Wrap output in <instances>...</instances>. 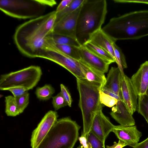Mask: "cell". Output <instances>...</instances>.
<instances>
[{
    "label": "cell",
    "mask_w": 148,
    "mask_h": 148,
    "mask_svg": "<svg viewBox=\"0 0 148 148\" xmlns=\"http://www.w3.org/2000/svg\"><path fill=\"white\" fill-rule=\"evenodd\" d=\"M56 16L54 11L31 19L17 27L14 40L22 54L30 58H40L49 45Z\"/></svg>",
    "instance_id": "1"
},
{
    "label": "cell",
    "mask_w": 148,
    "mask_h": 148,
    "mask_svg": "<svg viewBox=\"0 0 148 148\" xmlns=\"http://www.w3.org/2000/svg\"><path fill=\"white\" fill-rule=\"evenodd\" d=\"M114 42L148 36V10L131 12L111 18L102 29Z\"/></svg>",
    "instance_id": "2"
},
{
    "label": "cell",
    "mask_w": 148,
    "mask_h": 148,
    "mask_svg": "<svg viewBox=\"0 0 148 148\" xmlns=\"http://www.w3.org/2000/svg\"><path fill=\"white\" fill-rule=\"evenodd\" d=\"M106 0H84L78 16L76 31V39L81 46L102 29L108 12Z\"/></svg>",
    "instance_id": "3"
},
{
    "label": "cell",
    "mask_w": 148,
    "mask_h": 148,
    "mask_svg": "<svg viewBox=\"0 0 148 148\" xmlns=\"http://www.w3.org/2000/svg\"><path fill=\"white\" fill-rule=\"evenodd\" d=\"M79 94L78 106L82 113L83 128L82 134L86 138L91 130L92 121L96 114L102 110L100 101L101 88L86 79H76Z\"/></svg>",
    "instance_id": "4"
},
{
    "label": "cell",
    "mask_w": 148,
    "mask_h": 148,
    "mask_svg": "<svg viewBox=\"0 0 148 148\" xmlns=\"http://www.w3.org/2000/svg\"><path fill=\"white\" fill-rule=\"evenodd\" d=\"M80 128L69 117L58 119L37 148H73Z\"/></svg>",
    "instance_id": "5"
},
{
    "label": "cell",
    "mask_w": 148,
    "mask_h": 148,
    "mask_svg": "<svg viewBox=\"0 0 148 148\" xmlns=\"http://www.w3.org/2000/svg\"><path fill=\"white\" fill-rule=\"evenodd\" d=\"M56 4L54 0H1L0 9L13 18L32 19L42 15L47 6Z\"/></svg>",
    "instance_id": "6"
},
{
    "label": "cell",
    "mask_w": 148,
    "mask_h": 148,
    "mask_svg": "<svg viewBox=\"0 0 148 148\" xmlns=\"http://www.w3.org/2000/svg\"><path fill=\"white\" fill-rule=\"evenodd\" d=\"M42 72L40 67L32 65L17 71L1 75L0 89L8 90L22 87L28 90L32 89L40 81Z\"/></svg>",
    "instance_id": "7"
},
{
    "label": "cell",
    "mask_w": 148,
    "mask_h": 148,
    "mask_svg": "<svg viewBox=\"0 0 148 148\" xmlns=\"http://www.w3.org/2000/svg\"><path fill=\"white\" fill-rule=\"evenodd\" d=\"M40 58L54 62L66 69L79 79H85V71L83 64L60 52L51 45L40 56Z\"/></svg>",
    "instance_id": "8"
},
{
    "label": "cell",
    "mask_w": 148,
    "mask_h": 148,
    "mask_svg": "<svg viewBox=\"0 0 148 148\" xmlns=\"http://www.w3.org/2000/svg\"><path fill=\"white\" fill-rule=\"evenodd\" d=\"M56 111L49 110L44 115L37 127L32 132L31 139L32 148H37L57 120Z\"/></svg>",
    "instance_id": "9"
},
{
    "label": "cell",
    "mask_w": 148,
    "mask_h": 148,
    "mask_svg": "<svg viewBox=\"0 0 148 148\" xmlns=\"http://www.w3.org/2000/svg\"><path fill=\"white\" fill-rule=\"evenodd\" d=\"M81 5L73 12L65 16L56 22L52 33L66 36L77 40L76 31L77 21Z\"/></svg>",
    "instance_id": "10"
},
{
    "label": "cell",
    "mask_w": 148,
    "mask_h": 148,
    "mask_svg": "<svg viewBox=\"0 0 148 148\" xmlns=\"http://www.w3.org/2000/svg\"><path fill=\"white\" fill-rule=\"evenodd\" d=\"M79 50L80 62L103 73L107 72L110 63L94 53L84 45L81 46Z\"/></svg>",
    "instance_id": "11"
},
{
    "label": "cell",
    "mask_w": 148,
    "mask_h": 148,
    "mask_svg": "<svg viewBox=\"0 0 148 148\" xmlns=\"http://www.w3.org/2000/svg\"><path fill=\"white\" fill-rule=\"evenodd\" d=\"M115 125L105 116L102 110L98 111L93 119L91 130L105 144L106 137L112 132Z\"/></svg>",
    "instance_id": "12"
},
{
    "label": "cell",
    "mask_w": 148,
    "mask_h": 148,
    "mask_svg": "<svg viewBox=\"0 0 148 148\" xmlns=\"http://www.w3.org/2000/svg\"><path fill=\"white\" fill-rule=\"evenodd\" d=\"M121 91L123 101L132 115L137 109L138 95L130 78L125 74L123 76Z\"/></svg>",
    "instance_id": "13"
},
{
    "label": "cell",
    "mask_w": 148,
    "mask_h": 148,
    "mask_svg": "<svg viewBox=\"0 0 148 148\" xmlns=\"http://www.w3.org/2000/svg\"><path fill=\"white\" fill-rule=\"evenodd\" d=\"M112 132L119 140L125 143L127 145L133 147L138 143L142 136L141 132L138 130L136 126L135 125H115Z\"/></svg>",
    "instance_id": "14"
},
{
    "label": "cell",
    "mask_w": 148,
    "mask_h": 148,
    "mask_svg": "<svg viewBox=\"0 0 148 148\" xmlns=\"http://www.w3.org/2000/svg\"><path fill=\"white\" fill-rule=\"evenodd\" d=\"M131 81L138 96L145 94L148 87V61L142 64L132 76Z\"/></svg>",
    "instance_id": "15"
},
{
    "label": "cell",
    "mask_w": 148,
    "mask_h": 148,
    "mask_svg": "<svg viewBox=\"0 0 148 148\" xmlns=\"http://www.w3.org/2000/svg\"><path fill=\"white\" fill-rule=\"evenodd\" d=\"M110 114L121 125L130 126L135 124L132 115L122 100L118 101L117 104L112 108Z\"/></svg>",
    "instance_id": "16"
},
{
    "label": "cell",
    "mask_w": 148,
    "mask_h": 148,
    "mask_svg": "<svg viewBox=\"0 0 148 148\" xmlns=\"http://www.w3.org/2000/svg\"><path fill=\"white\" fill-rule=\"evenodd\" d=\"M88 41L106 51L115 61L113 46V43L115 42L103 31L102 29L93 34Z\"/></svg>",
    "instance_id": "17"
},
{
    "label": "cell",
    "mask_w": 148,
    "mask_h": 148,
    "mask_svg": "<svg viewBox=\"0 0 148 148\" xmlns=\"http://www.w3.org/2000/svg\"><path fill=\"white\" fill-rule=\"evenodd\" d=\"M124 75L122 74L118 67H112L106 77V82L104 87L116 94L121 96V86L123 76Z\"/></svg>",
    "instance_id": "18"
},
{
    "label": "cell",
    "mask_w": 148,
    "mask_h": 148,
    "mask_svg": "<svg viewBox=\"0 0 148 148\" xmlns=\"http://www.w3.org/2000/svg\"><path fill=\"white\" fill-rule=\"evenodd\" d=\"M82 64L84 70L85 79L100 87L102 89L104 86L106 82V77L104 74Z\"/></svg>",
    "instance_id": "19"
},
{
    "label": "cell",
    "mask_w": 148,
    "mask_h": 148,
    "mask_svg": "<svg viewBox=\"0 0 148 148\" xmlns=\"http://www.w3.org/2000/svg\"><path fill=\"white\" fill-rule=\"evenodd\" d=\"M49 44L63 53L78 61L80 60V47L69 45L55 44L53 42L51 38L49 41Z\"/></svg>",
    "instance_id": "20"
},
{
    "label": "cell",
    "mask_w": 148,
    "mask_h": 148,
    "mask_svg": "<svg viewBox=\"0 0 148 148\" xmlns=\"http://www.w3.org/2000/svg\"><path fill=\"white\" fill-rule=\"evenodd\" d=\"M84 45L94 53L108 61L111 64L115 62L112 56L108 52L92 43L88 41Z\"/></svg>",
    "instance_id": "21"
},
{
    "label": "cell",
    "mask_w": 148,
    "mask_h": 148,
    "mask_svg": "<svg viewBox=\"0 0 148 148\" xmlns=\"http://www.w3.org/2000/svg\"><path fill=\"white\" fill-rule=\"evenodd\" d=\"M51 36L53 42L56 44L69 45L79 47L81 45L77 40L64 35L52 33Z\"/></svg>",
    "instance_id": "22"
},
{
    "label": "cell",
    "mask_w": 148,
    "mask_h": 148,
    "mask_svg": "<svg viewBox=\"0 0 148 148\" xmlns=\"http://www.w3.org/2000/svg\"><path fill=\"white\" fill-rule=\"evenodd\" d=\"M5 112L8 116H15L19 115L15 98L14 96L9 95L5 97Z\"/></svg>",
    "instance_id": "23"
},
{
    "label": "cell",
    "mask_w": 148,
    "mask_h": 148,
    "mask_svg": "<svg viewBox=\"0 0 148 148\" xmlns=\"http://www.w3.org/2000/svg\"><path fill=\"white\" fill-rule=\"evenodd\" d=\"M55 92V89L51 85L46 84L42 87L37 88L35 94L40 100H47L52 97Z\"/></svg>",
    "instance_id": "24"
},
{
    "label": "cell",
    "mask_w": 148,
    "mask_h": 148,
    "mask_svg": "<svg viewBox=\"0 0 148 148\" xmlns=\"http://www.w3.org/2000/svg\"><path fill=\"white\" fill-rule=\"evenodd\" d=\"M116 62L123 74V69L127 67L125 56L121 49L114 42L113 44Z\"/></svg>",
    "instance_id": "25"
},
{
    "label": "cell",
    "mask_w": 148,
    "mask_h": 148,
    "mask_svg": "<svg viewBox=\"0 0 148 148\" xmlns=\"http://www.w3.org/2000/svg\"><path fill=\"white\" fill-rule=\"evenodd\" d=\"M137 110L146 121L148 120V97L146 94L138 96Z\"/></svg>",
    "instance_id": "26"
},
{
    "label": "cell",
    "mask_w": 148,
    "mask_h": 148,
    "mask_svg": "<svg viewBox=\"0 0 148 148\" xmlns=\"http://www.w3.org/2000/svg\"><path fill=\"white\" fill-rule=\"evenodd\" d=\"M84 1V0H73L65 9L61 12L56 14L55 23L65 16L71 13L79 8L83 3Z\"/></svg>",
    "instance_id": "27"
},
{
    "label": "cell",
    "mask_w": 148,
    "mask_h": 148,
    "mask_svg": "<svg viewBox=\"0 0 148 148\" xmlns=\"http://www.w3.org/2000/svg\"><path fill=\"white\" fill-rule=\"evenodd\" d=\"M87 139L92 148H105V144L91 130L88 133Z\"/></svg>",
    "instance_id": "28"
},
{
    "label": "cell",
    "mask_w": 148,
    "mask_h": 148,
    "mask_svg": "<svg viewBox=\"0 0 148 148\" xmlns=\"http://www.w3.org/2000/svg\"><path fill=\"white\" fill-rule=\"evenodd\" d=\"M100 100L102 104L110 108L115 105L118 101L117 99L104 93L101 90L100 91Z\"/></svg>",
    "instance_id": "29"
},
{
    "label": "cell",
    "mask_w": 148,
    "mask_h": 148,
    "mask_svg": "<svg viewBox=\"0 0 148 148\" xmlns=\"http://www.w3.org/2000/svg\"><path fill=\"white\" fill-rule=\"evenodd\" d=\"M18 109L20 114L24 111L29 102V93L27 91L22 96L15 98Z\"/></svg>",
    "instance_id": "30"
},
{
    "label": "cell",
    "mask_w": 148,
    "mask_h": 148,
    "mask_svg": "<svg viewBox=\"0 0 148 148\" xmlns=\"http://www.w3.org/2000/svg\"><path fill=\"white\" fill-rule=\"evenodd\" d=\"M52 103L54 108L55 110L68 106L65 99L60 92L57 95L52 97Z\"/></svg>",
    "instance_id": "31"
},
{
    "label": "cell",
    "mask_w": 148,
    "mask_h": 148,
    "mask_svg": "<svg viewBox=\"0 0 148 148\" xmlns=\"http://www.w3.org/2000/svg\"><path fill=\"white\" fill-rule=\"evenodd\" d=\"M60 92L65 99L67 105L69 107L71 106L72 99L69 91L67 88L64 84H61Z\"/></svg>",
    "instance_id": "32"
},
{
    "label": "cell",
    "mask_w": 148,
    "mask_h": 148,
    "mask_svg": "<svg viewBox=\"0 0 148 148\" xmlns=\"http://www.w3.org/2000/svg\"><path fill=\"white\" fill-rule=\"evenodd\" d=\"M8 90L12 92L15 98L22 96L28 91L26 88L22 87L12 88L8 89Z\"/></svg>",
    "instance_id": "33"
},
{
    "label": "cell",
    "mask_w": 148,
    "mask_h": 148,
    "mask_svg": "<svg viewBox=\"0 0 148 148\" xmlns=\"http://www.w3.org/2000/svg\"><path fill=\"white\" fill-rule=\"evenodd\" d=\"M73 0H63L58 5L55 11L56 14L59 13L65 9L71 3Z\"/></svg>",
    "instance_id": "34"
},
{
    "label": "cell",
    "mask_w": 148,
    "mask_h": 148,
    "mask_svg": "<svg viewBox=\"0 0 148 148\" xmlns=\"http://www.w3.org/2000/svg\"><path fill=\"white\" fill-rule=\"evenodd\" d=\"M115 3H140L148 5V0H114Z\"/></svg>",
    "instance_id": "35"
},
{
    "label": "cell",
    "mask_w": 148,
    "mask_h": 148,
    "mask_svg": "<svg viewBox=\"0 0 148 148\" xmlns=\"http://www.w3.org/2000/svg\"><path fill=\"white\" fill-rule=\"evenodd\" d=\"M101 90L104 93L117 99L118 100H123L122 95L120 96L116 94L112 91L104 86L101 89Z\"/></svg>",
    "instance_id": "36"
},
{
    "label": "cell",
    "mask_w": 148,
    "mask_h": 148,
    "mask_svg": "<svg viewBox=\"0 0 148 148\" xmlns=\"http://www.w3.org/2000/svg\"><path fill=\"white\" fill-rule=\"evenodd\" d=\"M81 145L84 148H92L90 144L88 142L86 138L82 134L81 136L78 138Z\"/></svg>",
    "instance_id": "37"
},
{
    "label": "cell",
    "mask_w": 148,
    "mask_h": 148,
    "mask_svg": "<svg viewBox=\"0 0 148 148\" xmlns=\"http://www.w3.org/2000/svg\"><path fill=\"white\" fill-rule=\"evenodd\" d=\"M113 143L112 146H106V148H123L127 145L125 143L120 140H119L118 143L114 142Z\"/></svg>",
    "instance_id": "38"
},
{
    "label": "cell",
    "mask_w": 148,
    "mask_h": 148,
    "mask_svg": "<svg viewBox=\"0 0 148 148\" xmlns=\"http://www.w3.org/2000/svg\"><path fill=\"white\" fill-rule=\"evenodd\" d=\"M133 148H148V137L142 142L138 143Z\"/></svg>",
    "instance_id": "39"
},
{
    "label": "cell",
    "mask_w": 148,
    "mask_h": 148,
    "mask_svg": "<svg viewBox=\"0 0 148 148\" xmlns=\"http://www.w3.org/2000/svg\"><path fill=\"white\" fill-rule=\"evenodd\" d=\"M145 94L148 97V87L146 90Z\"/></svg>",
    "instance_id": "40"
},
{
    "label": "cell",
    "mask_w": 148,
    "mask_h": 148,
    "mask_svg": "<svg viewBox=\"0 0 148 148\" xmlns=\"http://www.w3.org/2000/svg\"><path fill=\"white\" fill-rule=\"evenodd\" d=\"M77 148H84L81 145H79Z\"/></svg>",
    "instance_id": "41"
},
{
    "label": "cell",
    "mask_w": 148,
    "mask_h": 148,
    "mask_svg": "<svg viewBox=\"0 0 148 148\" xmlns=\"http://www.w3.org/2000/svg\"><path fill=\"white\" fill-rule=\"evenodd\" d=\"M148 124V120H147V121H146Z\"/></svg>",
    "instance_id": "42"
}]
</instances>
